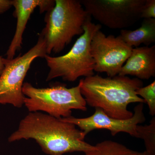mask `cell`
Instances as JSON below:
<instances>
[{
    "mask_svg": "<svg viewBox=\"0 0 155 155\" xmlns=\"http://www.w3.org/2000/svg\"><path fill=\"white\" fill-rule=\"evenodd\" d=\"M143 110V104L140 103L134 108L133 116L127 119L112 118L107 116L102 110L98 108H95L94 114L87 118H77L71 116L60 119L79 127L86 135L92 130L105 129L110 130L114 136L120 132H125L137 138V127L146 120Z\"/></svg>",
    "mask_w": 155,
    "mask_h": 155,
    "instance_id": "cell-9",
    "label": "cell"
},
{
    "mask_svg": "<svg viewBox=\"0 0 155 155\" xmlns=\"http://www.w3.org/2000/svg\"><path fill=\"white\" fill-rule=\"evenodd\" d=\"M141 18L155 19V1L146 0L142 11Z\"/></svg>",
    "mask_w": 155,
    "mask_h": 155,
    "instance_id": "cell-16",
    "label": "cell"
},
{
    "mask_svg": "<svg viewBox=\"0 0 155 155\" xmlns=\"http://www.w3.org/2000/svg\"><path fill=\"white\" fill-rule=\"evenodd\" d=\"M136 94L140 96L147 103L149 109L150 114L154 116L155 114V81L147 86L142 87L136 91Z\"/></svg>",
    "mask_w": 155,
    "mask_h": 155,
    "instance_id": "cell-15",
    "label": "cell"
},
{
    "mask_svg": "<svg viewBox=\"0 0 155 155\" xmlns=\"http://www.w3.org/2000/svg\"><path fill=\"white\" fill-rule=\"evenodd\" d=\"M85 136L74 124L42 112H32L21 119L8 141L33 139L45 153L63 155L75 152L85 153L94 149V146L84 141Z\"/></svg>",
    "mask_w": 155,
    "mask_h": 155,
    "instance_id": "cell-1",
    "label": "cell"
},
{
    "mask_svg": "<svg viewBox=\"0 0 155 155\" xmlns=\"http://www.w3.org/2000/svg\"><path fill=\"white\" fill-rule=\"evenodd\" d=\"M146 0H81L87 13L101 24L124 29L140 19Z\"/></svg>",
    "mask_w": 155,
    "mask_h": 155,
    "instance_id": "cell-7",
    "label": "cell"
},
{
    "mask_svg": "<svg viewBox=\"0 0 155 155\" xmlns=\"http://www.w3.org/2000/svg\"><path fill=\"white\" fill-rule=\"evenodd\" d=\"M55 1L54 6L47 12L45 26L40 34L45 41L48 55L61 52L74 37L81 35L89 16L80 1Z\"/></svg>",
    "mask_w": 155,
    "mask_h": 155,
    "instance_id": "cell-3",
    "label": "cell"
},
{
    "mask_svg": "<svg viewBox=\"0 0 155 155\" xmlns=\"http://www.w3.org/2000/svg\"><path fill=\"white\" fill-rule=\"evenodd\" d=\"M81 84L80 80L77 86L71 88L61 84L38 88L25 82L22 87L25 97L24 105L29 113L42 112L58 119L68 118L72 116V110H87L81 92Z\"/></svg>",
    "mask_w": 155,
    "mask_h": 155,
    "instance_id": "cell-4",
    "label": "cell"
},
{
    "mask_svg": "<svg viewBox=\"0 0 155 155\" xmlns=\"http://www.w3.org/2000/svg\"><path fill=\"white\" fill-rule=\"evenodd\" d=\"M81 81V92L87 105L101 109L114 119H130L133 113L127 109L128 105L145 103L136 92L143 86V82L138 78L119 75L104 78L94 75Z\"/></svg>",
    "mask_w": 155,
    "mask_h": 155,
    "instance_id": "cell-2",
    "label": "cell"
},
{
    "mask_svg": "<svg viewBox=\"0 0 155 155\" xmlns=\"http://www.w3.org/2000/svg\"><path fill=\"white\" fill-rule=\"evenodd\" d=\"M132 48L119 36L106 35L101 30L97 31L91 42L94 71L105 72L109 77L119 75L130 56Z\"/></svg>",
    "mask_w": 155,
    "mask_h": 155,
    "instance_id": "cell-8",
    "label": "cell"
},
{
    "mask_svg": "<svg viewBox=\"0 0 155 155\" xmlns=\"http://www.w3.org/2000/svg\"><path fill=\"white\" fill-rule=\"evenodd\" d=\"M101 25L92 22L90 16L83 26L84 33L77 39L72 48L67 54L59 57L46 55L49 72L46 81L61 77L64 81L74 82L78 78L94 75V63L91 51L93 37Z\"/></svg>",
    "mask_w": 155,
    "mask_h": 155,
    "instance_id": "cell-5",
    "label": "cell"
},
{
    "mask_svg": "<svg viewBox=\"0 0 155 155\" xmlns=\"http://www.w3.org/2000/svg\"><path fill=\"white\" fill-rule=\"evenodd\" d=\"M143 152L130 149L124 145L106 140L97 143L92 150L84 153V155H143Z\"/></svg>",
    "mask_w": 155,
    "mask_h": 155,
    "instance_id": "cell-13",
    "label": "cell"
},
{
    "mask_svg": "<svg viewBox=\"0 0 155 155\" xmlns=\"http://www.w3.org/2000/svg\"><path fill=\"white\" fill-rule=\"evenodd\" d=\"M12 6L15 10L14 17L17 18L16 31L6 53V59L12 60L17 51L22 48V36L31 15L35 9L39 7L40 13L49 11L55 5L52 0H12Z\"/></svg>",
    "mask_w": 155,
    "mask_h": 155,
    "instance_id": "cell-10",
    "label": "cell"
},
{
    "mask_svg": "<svg viewBox=\"0 0 155 155\" xmlns=\"http://www.w3.org/2000/svg\"><path fill=\"white\" fill-rule=\"evenodd\" d=\"M47 54L45 41L40 34L36 45L22 55L12 60L5 58V68L0 76V104H10L17 108L24 105L23 81L31 65L37 58Z\"/></svg>",
    "mask_w": 155,
    "mask_h": 155,
    "instance_id": "cell-6",
    "label": "cell"
},
{
    "mask_svg": "<svg viewBox=\"0 0 155 155\" xmlns=\"http://www.w3.org/2000/svg\"><path fill=\"white\" fill-rule=\"evenodd\" d=\"M144 155H155V153H153L148 152L145 151L143 152Z\"/></svg>",
    "mask_w": 155,
    "mask_h": 155,
    "instance_id": "cell-19",
    "label": "cell"
},
{
    "mask_svg": "<svg viewBox=\"0 0 155 155\" xmlns=\"http://www.w3.org/2000/svg\"><path fill=\"white\" fill-rule=\"evenodd\" d=\"M118 75H131L140 80L155 77V45L133 48Z\"/></svg>",
    "mask_w": 155,
    "mask_h": 155,
    "instance_id": "cell-11",
    "label": "cell"
},
{
    "mask_svg": "<svg viewBox=\"0 0 155 155\" xmlns=\"http://www.w3.org/2000/svg\"><path fill=\"white\" fill-rule=\"evenodd\" d=\"M150 124L137 127V138L143 140L146 151L155 153V118H153Z\"/></svg>",
    "mask_w": 155,
    "mask_h": 155,
    "instance_id": "cell-14",
    "label": "cell"
},
{
    "mask_svg": "<svg viewBox=\"0 0 155 155\" xmlns=\"http://www.w3.org/2000/svg\"><path fill=\"white\" fill-rule=\"evenodd\" d=\"M12 7L11 0H0V14H3Z\"/></svg>",
    "mask_w": 155,
    "mask_h": 155,
    "instance_id": "cell-17",
    "label": "cell"
},
{
    "mask_svg": "<svg viewBox=\"0 0 155 155\" xmlns=\"http://www.w3.org/2000/svg\"><path fill=\"white\" fill-rule=\"evenodd\" d=\"M5 58L0 56V76L5 68Z\"/></svg>",
    "mask_w": 155,
    "mask_h": 155,
    "instance_id": "cell-18",
    "label": "cell"
},
{
    "mask_svg": "<svg viewBox=\"0 0 155 155\" xmlns=\"http://www.w3.org/2000/svg\"><path fill=\"white\" fill-rule=\"evenodd\" d=\"M119 36L130 47L142 44L149 46L155 43V19H143L139 28L134 30L122 29Z\"/></svg>",
    "mask_w": 155,
    "mask_h": 155,
    "instance_id": "cell-12",
    "label": "cell"
}]
</instances>
